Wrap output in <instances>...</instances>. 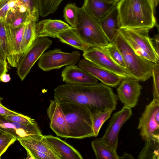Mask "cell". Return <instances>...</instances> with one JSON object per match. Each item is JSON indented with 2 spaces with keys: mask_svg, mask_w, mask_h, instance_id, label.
Here are the masks:
<instances>
[{
  "mask_svg": "<svg viewBox=\"0 0 159 159\" xmlns=\"http://www.w3.org/2000/svg\"><path fill=\"white\" fill-rule=\"evenodd\" d=\"M99 23L109 42H112L120 29L117 6L101 20Z\"/></svg>",
  "mask_w": 159,
  "mask_h": 159,
  "instance_id": "22",
  "label": "cell"
},
{
  "mask_svg": "<svg viewBox=\"0 0 159 159\" xmlns=\"http://www.w3.org/2000/svg\"><path fill=\"white\" fill-rule=\"evenodd\" d=\"M8 71L7 62H5L0 60V82L1 76Z\"/></svg>",
  "mask_w": 159,
  "mask_h": 159,
  "instance_id": "41",
  "label": "cell"
},
{
  "mask_svg": "<svg viewBox=\"0 0 159 159\" xmlns=\"http://www.w3.org/2000/svg\"><path fill=\"white\" fill-rule=\"evenodd\" d=\"M148 28L121 29L119 32L139 55L154 63L159 62L157 55L148 34Z\"/></svg>",
  "mask_w": 159,
  "mask_h": 159,
  "instance_id": "6",
  "label": "cell"
},
{
  "mask_svg": "<svg viewBox=\"0 0 159 159\" xmlns=\"http://www.w3.org/2000/svg\"><path fill=\"white\" fill-rule=\"evenodd\" d=\"M151 76L153 80V100L159 102V62L154 63Z\"/></svg>",
  "mask_w": 159,
  "mask_h": 159,
  "instance_id": "34",
  "label": "cell"
},
{
  "mask_svg": "<svg viewBox=\"0 0 159 159\" xmlns=\"http://www.w3.org/2000/svg\"><path fill=\"white\" fill-rule=\"evenodd\" d=\"M138 129L143 140H159V102L152 100L146 106L139 118Z\"/></svg>",
  "mask_w": 159,
  "mask_h": 159,
  "instance_id": "8",
  "label": "cell"
},
{
  "mask_svg": "<svg viewBox=\"0 0 159 159\" xmlns=\"http://www.w3.org/2000/svg\"><path fill=\"white\" fill-rule=\"evenodd\" d=\"M7 0H0V7L2 4Z\"/></svg>",
  "mask_w": 159,
  "mask_h": 159,
  "instance_id": "46",
  "label": "cell"
},
{
  "mask_svg": "<svg viewBox=\"0 0 159 159\" xmlns=\"http://www.w3.org/2000/svg\"><path fill=\"white\" fill-rule=\"evenodd\" d=\"M26 8L31 18L37 21L39 18L38 0H19Z\"/></svg>",
  "mask_w": 159,
  "mask_h": 159,
  "instance_id": "32",
  "label": "cell"
},
{
  "mask_svg": "<svg viewBox=\"0 0 159 159\" xmlns=\"http://www.w3.org/2000/svg\"><path fill=\"white\" fill-rule=\"evenodd\" d=\"M111 2H118L120 0H106Z\"/></svg>",
  "mask_w": 159,
  "mask_h": 159,
  "instance_id": "45",
  "label": "cell"
},
{
  "mask_svg": "<svg viewBox=\"0 0 159 159\" xmlns=\"http://www.w3.org/2000/svg\"><path fill=\"white\" fill-rule=\"evenodd\" d=\"M91 146L97 159H119L117 151L100 142L97 139L92 141Z\"/></svg>",
  "mask_w": 159,
  "mask_h": 159,
  "instance_id": "24",
  "label": "cell"
},
{
  "mask_svg": "<svg viewBox=\"0 0 159 159\" xmlns=\"http://www.w3.org/2000/svg\"><path fill=\"white\" fill-rule=\"evenodd\" d=\"M18 141L25 149H34L48 154L53 159H61L55 149L46 141L42 134L27 136L20 138Z\"/></svg>",
  "mask_w": 159,
  "mask_h": 159,
  "instance_id": "19",
  "label": "cell"
},
{
  "mask_svg": "<svg viewBox=\"0 0 159 159\" xmlns=\"http://www.w3.org/2000/svg\"><path fill=\"white\" fill-rule=\"evenodd\" d=\"M63 0H38L39 16L45 17L57 11Z\"/></svg>",
  "mask_w": 159,
  "mask_h": 159,
  "instance_id": "29",
  "label": "cell"
},
{
  "mask_svg": "<svg viewBox=\"0 0 159 159\" xmlns=\"http://www.w3.org/2000/svg\"><path fill=\"white\" fill-rule=\"evenodd\" d=\"M132 114L131 108L124 106L120 110L113 114L104 135L97 139L98 140L117 151L120 130Z\"/></svg>",
  "mask_w": 159,
  "mask_h": 159,
  "instance_id": "11",
  "label": "cell"
},
{
  "mask_svg": "<svg viewBox=\"0 0 159 159\" xmlns=\"http://www.w3.org/2000/svg\"><path fill=\"white\" fill-rule=\"evenodd\" d=\"M117 7L120 29H151L157 25L149 0H120Z\"/></svg>",
  "mask_w": 159,
  "mask_h": 159,
  "instance_id": "2",
  "label": "cell"
},
{
  "mask_svg": "<svg viewBox=\"0 0 159 159\" xmlns=\"http://www.w3.org/2000/svg\"><path fill=\"white\" fill-rule=\"evenodd\" d=\"M112 42L122 55L126 68L134 78L142 82L150 78L153 63L136 54L119 32Z\"/></svg>",
  "mask_w": 159,
  "mask_h": 159,
  "instance_id": "4",
  "label": "cell"
},
{
  "mask_svg": "<svg viewBox=\"0 0 159 159\" xmlns=\"http://www.w3.org/2000/svg\"><path fill=\"white\" fill-rule=\"evenodd\" d=\"M0 60L2 61H3L2 58V56H1V52H0Z\"/></svg>",
  "mask_w": 159,
  "mask_h": 159,
  "instance_id": "47",
  "label": "cell"
},
{
  "mask_svg": "<svg viewBox=\"0 0 159 159\" xmlns=\"http://www.w3.org/2000/svg\"><path fill=\"white\" fill-rule=\"evenodd\" d=\"M67 30L59 34L57 36L60 41L62 43L84 52L90 47L86 44L74 29Z\"/></svg>",
  "mask_w": 159,
  "mask_h": 159,
  "instance_id": "23",
  "label": "cell"
},
{
  "mask_svg": "<svg viewBox=\"0 0 159 159\" xmlns=\"http://www.w3.org/2000/svg\"><path fill=\"white\" fill-rule=\"evenodd\" d=\"M152 5L155 11V8L158 5L159 0H149Z\"/></svg>",
  "mask_w": 159,
  "mask_h": 159,
  "instance_id": "44",
  "label": "cell"
},
{
  "mask_svg": "<svg viewBox=\"0 0 159 159\" xmlns=\"http://www.w3.org/2000/svg\"><path fill=\"white\" fill-rule=\"evenodd\" d=\"M1 18H0V21H1Z\"/></svg>",
  "mask_w": 159,
  "mask_h": 159,
  "instance_id": "49",
  "label": "cell"
},
{
  "mask_svg": "<svg viewBox=\"0 0 159 159\" xmlns=\"http://www.w3.org/2000/svg\"><path fill=\"white\" fill-rule=\"evenodd\" d=\"M17 140L14 136L6 132L0 134V159L8 148Z\"/></svg>",
  "mask_w": 159,
  "mask_h": 159,
  "instance_id": "33",
  "label": "cell"
},
{
  "mask_svg": "<svg viewBox=\"0 0 159 159\" xmlns=\"http://www.w3.org/2000/svg\"><path fill=\"white\" fill-rule=\"evenodd\" d=\"M78 66L89 72L103 84L110 87H116L123 80L120 76L84 58L79 61Z\"/></svg>",
  "mask_w": 159,
  "mask_h": 159,
  "instance_id": "15",
  "label": "cell"
},
{
  "mask_svg": "<svg viewBox=\"0 0 159 159\" xmlns=\"http://www.w3.org/2000/svg\"><path fill=\"white\" fill-rule=\"evenodd\" d=\"M102 47L116 62L121 67L126 68L122 55L112 42Z\"/></svg>",
  "mask_w": 159,
  "mask_h": 159,
  "instance_id": "31",
  "label": "cell"
},
{
  "mask_svg": "<svg viewBox=\"0 0 159 159\" xmlns=\"http://www.w3.org/2000/svg\"><path fill=\"white\" fill-rule=\"evenodd\" d=\"M58 102L66 120L70 138L94 137L91 112L87 107L73 102Z\"/></svg>",
  "mask_w": 159,
  "mask_h": 159,
  "instance_id": "3",
  "label": "cell"
},
{
  "mask_svg": "<svg viewBox=\"0 0 159 159\" xmlns=\"http://www.w3.org/2000/svg\"><path fill=\"white\" fill-rule=\"evenodd\" d=\"M113 111L112 110H109L91 113L94 137L98 135L103 124L110 117Z\"/></svg>",
  "mask_w": 159,
  "mask_h": 159,
  "instance_id": "28",
  "label": "cell"
},
{
  "mask_svg": "<svg viewBox=\"0 0 159 159\" xmlns=\"http://www.w3.org/2000/svg\"><path fill=\"white\" fill-rule=\"evenodd\" d=\"M2 99L3 98L0 97V103H1V101Z\"/></svg>",
  "mask_w": 159,
  "mask_h": 159,
  "instance_id": "48",
  "label": "cell"
},
{
  "mask_svg": "<svg viewBox=\"0 0 159 159\" xmlns=\"http://www.w3.org/2000/svg\"><path fill=\"white\" fill-rule=\"evenodd\" d=\"M27 23L16 28L11 27L5 23L7 38V60L12 67H17L21 57V42Z\"/></svg>",
  "mask_w": 159,
  "mask_h": 159,
  "instance_id": "12",
  "label": "cell"
},
{
  "mask_svg": "<svg viewBox=\"0 0 159 159\" xmlns=\"http://www.w3.org/2000/svg\"><path fill=\"white\" fill-rule=\"evenodd\" d=\"M83 56L85 59L120 76L123 80L134 78L127 68L116 62L102 46L90 47L83 52Z\"/></svg>",
  "mask_w": 159,
  "mask_h": 159,
  "instance_id": "7",
  "label": "cell"
},
{
  "mask_svg": "<svg viewBox=\"0 0 159 159\" xmlns=\"http://www.w3.org/2000/svg\"><path fill=\"white\" fill-rule=\"evenodd\" d=\"M151 41L153 48L158 56L159 54V34H155L153 37L151 38Z\"/></svg>",
  "mask_w": 159,
  "mask_h": 159,
  "instance_id": "40",
  "label": "cell"
},
{
  "mask_svg": "<svg viewBox=\"0 0 159 159\" xmlns=\"http://www.w3.org/2000/svg\"><path fill=\"white\" fill-rule=\"evenodd\" d=\"M74 29L89 47L103 46L109 43L99 22L92 17L83 6L78 7L77 22Z\"/></svg>",
  "mask_w": 159,
  "mask_h": 159,
  "instance_id": "5",
  "label": "cell"
},
{
  "mask_svg": "<svg viewBox=\"0 0 159 159\" xmlns=\"http://www.w3.org/2000/svg\"><path fill=\"white\" fill-rule=\"evenodd\" d=\"M47 114L50 120V127L57 136L70 138L68 128L65 116L59 103L55 100H50L47 109Z\"/></svg>",
  "mask_w": 159,
  "mask_h": 159,
  "instance_id": "14",
  "label": "cell"
},
{
  "mask_svg": "<svg viewBox=\"0 0 159 159\" xmlns=\"http://www.w3.org/2000/svg\"><path fill=\"white\" fill-rule=\"evenodd\" d=\"M58 102H73L85 106L91 113L116 109L118 98L111 87L98 83L88 85L66 84L54 90Z\"/></svg>",
  "mask_w": 159,
  "mask_h": 159,
  "instance_id": "1",
  "label": "cell"
},
{
  "mask_svg": "<svg viewBox=\"0 0 159 159\" xmlns=\"http://www.w3.org/2000/svg\"><path fill=\"white\" fill-rule=\"evenodd\" d=\"M37 21L32 20L26 25L21 44V57L24 54L36 39L35 33Z\"/></svg>",
  "mask_w": 159,
  "mask_h": 159,
  "instance_id": "25",
  "label": "cell"
},
{
  "mask_svg": "<svg viewBox=\"0 0 159 159\" xmlns=\"http://www.w3.org/2000/svg\"><path fill=\"white\" fill-rule=\"evenodd\" d=\"M7 0L0 7V17L1 20L5 21L7 14L10 11L9 1Z\"/></svg>",
  "mask_w": 159,
  "mask_h": 159,
  "instance_id": "38",
  "label": "cell"
},
{
  "mask_svg": "<svg viewBox=\"0 0 159 159\" xmlns=\"http://www.w3.org/2000/svg\"><path fill=\"white\" fill-rule=\"evenodd\" d=\"M77 14L78 7L75 3H69L65 7L63 11L64 19L74 28L75 27L77 24Z\"/></svg>",
  "mask_w": 159,
  "mask_h": 159,
  "instance_id": "30",
  "label": "cell"
},
{
  "mask_svg": "<svg viewBox=\"0 0 159 159\" xmlns=\"http://www.w3.org/2000/svg\"><path fill=\"white\" fill-rule=\"evenodd\" d=\"M0 50L2 59L4 62L7 60V38L4 22L0 21Z\"/></svg>",
  "mask_w": 159,
  "mask_h": 159,
  "instance_id": "35",
  "label": "cell"
},
{
  "mask_svg": "<svg viewBox=\"0 0 159 159\" xmlns=\"http://www.w3.org/2000/svg\"><path fill=\"white\" fill-rule=\"evenodd\" d=\"M11 115H22V114L7 109L0 103V115L6 116Z\"/></svg>",
  "mask_w": 159,
  "mask_h": 159,
  "instance_id": "39",
  "label": "cell"
},
{
  "mask_svg": "<svg viewBox=\"0 0 159 159\" xmlns=\"http://www.w3.org/2000/svg\"><path fill=\"white\" fill-rule=\"evenodd\" d=\"M0 129L14 136L17 140L27 136L42 134L37 122L28 125H23L16 122L8 121L2 115H0Z\"/></svg>",
  "mask_w": 159,
  "mask_h": 159,
  "instance_id": "18",
  "label": "cell"
},
{
  "mask_svg": "<svg viewBox=\"0 0 159 159\" xmlns=\"http://www.w3.org/2000/svg\"><path fill=\"white\" fill-rule=\"evenodd\" d=\"M135 78L123 80L117 89L118 98L124 106L130 108L137 104L142 86Z\"/></svg>",
  "mask_w": 159,
  "mask_h": 159,
  "instance_id": "13",
  "label": "cell"
},
{
  "mask_svg": "<svg viewBox=\"0 0 159 159\" xmlns=\"http://www.w3.org/2000/svg\"><path fill=\"white\" fill-rule=\"evenodd\" d=\"M32 20L27 11L22 12L16 10L13 12L9 11L4 22L11 27L16 28Z\"/></svg>",
  "mask_w": 159,
  "mask_h": 159,
  "instance_id": "27",
  "label": "cell"
},
{
  "mask_svg": "<svg viewBox=\"0 0 159 159\" xmlns=\"http://www.w3.org/2000/svg\"><path fill=\"white\" fill-rule=\"evenodd\" d=\"M3 116L5 119L8 121L16 122L25 125L33 124L36 122L34 119L23 115Z\"/></svg>",
  "mask_w": 159,
  "mask_h": 159,
  "instance_id": "36",
  "label": "cell"
},
{
  "mask_svg": "<svg viewBox=\"0 0 159 159\" xmlns=\"http://www.w3.org/2000/svg\"><path fill=\"white\" fill-rule=\"evenodd\" d=\"M31 158L34 159H53V157L45 153L32 148H25Z\"/></svg>",
  "mask_w": 159,
  "mask_h": 159,
  "instance_id": "37",
  "label": "cell"
},
{
  "mask_svg": "<svg viewBox=\"0 0 159 159\" xmlns=\"http://www.w3.org/2000/svg\"><path fill=\"white\" fill-rule=\"evenodd\" d=\"M73 28H74L61 20H43L36 23V38L47 37L57 38L60 33Z\"/></svg>",
  "mask_w": 159,
  "mask_h": 159,
  "instance_id": "17",
  "label": "cell"
},
{
  "mask_svg": "<svg viewBox=\"0 0 159 159\" xmlns=\"http://www.w3.org/2000/svg\"><path fill=\"white\" fill-rule=\"evenodd\" d=\"M80 56V53L77 51L66 52L60 49L55 48L41 55L38 66L45 71L59 69L64 66L75 65L79 61Z\"/></svg>",
  "mask_w": 159,
  "mask_h": 159,
  "instance_id": "9",
  "label": "cell"
},
{
  "mask_svg": "<svg viewBox=\"0 0 159 159\" xmlns=\"http://www.w3.org/2000/svg\"><path fill=\"white\" fill-rule=\"evenodd\" d=\"M134 159V157L131 155L126 152H125L122 156L120 157H119V159Z\"/></svg>",
  "mask_w": 159,
  "mask_h": 159,
  "instance_id": "43",
  "label": "cell"
},
{
  "mask_svg": "<svg viewBox=\"0 0 159 159\" xmlns=\"http://www.w3.org/2000/svg\"><path fill=\"white\" fill-rule=\"evenodd\" d=\"M139 159H159V140L150 139L145 141V145L139 153Z\"/></svg>",
  "mask_w": 159,
  "mask_h": 159,
  "instance_id": "26",
  "label": "cell"
},
{
  "mask_svg": "<svg viewBox=\"0 0 159 159\" xmlns=\"http://www.w3.org/2000/svg\"><path fill=\"white\" fill-rule=\"evenodd\" d=\"M63 82L66 84L88 85L98 83V80L89 72L75 65L67 66L61 74Z\"/></svg>",
  "mask_w": 159,
  "mask_h": 159,
  "instance_id": "16",
  "label": "cell"
},
{
  "mask_svg": "<svg viewBox=\"0 0 159 159\" xmlns=\"http://www.w3.org/2000/svg\"><path fill=\"white\" fill-rule=\"evenodd\" d=\"M117 3L106 0H84L82 6L92 17L99 22L117 6Z\"/></svg>",
  "mask_w": 159,
  "mask_h": 159,
  "instance_id": "20",
  "label": "cell"
},
{
  "mask_svg": "<svg viewBox=\"0 0 159 159\" xmlns=\"http://www.w3.org/2000/svg\"><path fill=\"white\" fill-rule=\"evenodd\" d=\"M11 78L9 74L5 73L3 74L1 77V80L4 83H7L10 81Z\"/></svg>",
  "mask_w": 159,
  "mask_h": 159,
  "instance_id": "42",
  "label": "cell"
},
{
  "mask_svg": "<svg viewBox=\"0 0 159 159\" xmlns=\"http://www.w3.org/2000/svg\"><path fill=\"white\" fill-rule=\"evenodd\" d=\"M52 43V40L46 37L38 38L35 40L21 57L16 67L17 74L21 80H24L34 64Z\"/></svg>",
  "mask_w": 159,
  "mask_h": 159,
  "instance_id": "10",
  "label": "cell"
},
{
  "mask_svg": "<svg viewBox=\"0 0 159 159\" xmlns=\"http://www.w3.org/2000/svg\"><path fill=\"white\" fill-rule=\"evenodd\" d=\"M46 141L52 147L61 159H83L73 147L59 138L52 135H44Z\"/></svg>",
  "mask_w": 159,
  "mask_h": 159,
  "instance_id": "21",
  "label": "cell"
}]
</instances>
